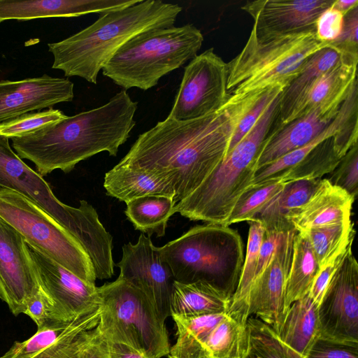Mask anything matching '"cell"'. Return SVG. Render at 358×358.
<instances>
[{
    "label": "cell",
    "mask_w": 358,
    "mask_h": 358,
    "mask_svg": "<svg viewBox=\"0 0 358 358\" xmlns=\"http://www.w3.org/2000/svg\"><path fill=\"white\" fill-rule=\"evenodd\" d=\"M334 8L341 11L344 15H345L350 10L358 6L357 0L351 1H343V0H335L332 5Z\"/></svg>",
    "instance_id": "816d5d0a"
},
{
    "label": "cell",
    "mask_w": 358,
    "mask_h": 358,
    "mask_svg": "<svg viewBox=\"0 0 358 358\" xmlns=\"http://www.w3.org/2000/svg\"><path fill=\"white\" fill-rule=\"evenodd\" d=\"M276 335L283 344L306 357L320 335L318 306L308 294L290 305Z\"/></svg>",
    "instance_id": "d4e9b609"
},
{
    "label": "cell",
    "mask_w": 358,
    "mask_h": 358,
    "mask_svg": "<svg viewBox=\"0 0 358 358\" xmlns=\"http://www.w3.org/2000/svg\"><path fill=\"white\" fill-rule=\"evenodd\" d=\"M40 288L51 300L65 321L100 306L97 287L85 282L74 273L27 243Z\"/></svg>",
    "instance_id": "5bb4252c"
},
{
    "label": "cell",
    "mask_w": 358,
    "mask_h": 358,
    "mask_svg": "<svg viewBox=\"0 0 358 358\" xmlns=\"http://www.w3.org/2000/svg\"><path fill=\"white\" fill-rule=\"evenodd\" d=\"M0 218L19 232L27 243L85 282L95 285L94 266L83 246L33 201L0 187Z\"/></svg>",
    "instance_id": "9c48e42d"
},
{
    "label": "cell",
    "mask_w": 358,
    "mask_h": 358,
    "mask_svg": "<svg viewBox=\"0 0 358 358\" xmlns=\"http://www.w3.org/2000/svg\"><path fill=\"white\" fill-rule=\"evenodd\" d=\"M78 358H85V350L79 355V357Z\"/></svg>",
    "instance_id": "db71d44e"
},
{
    "label": "cell",
    "mask_w": 358,
    "mask_h": 358,
    "mask_svg": "<svg viewBox=\"0 0 358 358\" xmlns=\"http://www.w3.org/2000/svg\"><path fill=\"white\" fill-rule=\"evenodd\" d=\"M116 266L120 270L119 276L141 291L160 320L165 322L171 316V304L176 280L150 236L141 233L135 244H124L122 258Z\"/></svg>",
    "instance_id": "7c38bea8"
},
{
    "label": "cell",
    "mask_w": 358,
    "mask_h": 358,
    "mask_svg": "<svg viewBox=\"0 0 358 358\" xmlns=\"http://www.w3.org/2000/svg\"><path fill=\"white\" fill-rule=\"evenodd\" d=\"M204 346L211 358H245L248 346L246 324L227 313L209 334Z\"/></svg>",
    "instance_id": "e575fe53"
},
{
    "label": "cell",
    "mask_w": 358,
    "mask_h": 358,
    "mask_svg": "<svg viewBox=\"0 0 358 358\" xmlns=\"http://www.w3.org/2000/svg\"><path fill=\"white\" fill-rule=\"evenodd\" d=\"M248 346L245 358H291L276 334L253 316L246 323Z\"/></svg>",
    "instance_id": "74e56055"
},
{
    "label": "cell",
    "mask_w": 358,
    "mask_h": 358,
    "mask_svg": "<svg viewBox=\"0 0 358 358\" xmlns=\"http://www.w3.org/2000/svg\"><path fill=\"white\" fill-rule=\"evenodd\" d=\"M350 54L329 43L328 46L315 52L308 59L301 73L280 95L278 115L279 124L277 127L285 121L296 103L312 83L324 72Z\"/></svg>",
    "instance_id": "4316f807"
},
{
    "label": "cell",
    "mask_w": 358,
    "mask_h": 358,
    "mask_svg": "<svg viewBox=\"0 0 358 358\" xmlns=\"http://www.w3.org/2000/svg\"><path fill=\"white\" fill-rule=\"evenodd\" d=\"M227 313L192 318L172 317L177 327V340L170 348L169 358H211L204 343Z\"/></svg>",
    "instance_id": "f546056e"
},
{
    "label": "cell",
    "mask_w": 358,
    "mask_h": 358,
    "mask_svg": "<svg viewBox=\"0 0 358 358\" xmlns=\"http://www.w3.org/2000/svg\"><path fill=\"white\" fill-rule=\"evenodd\" d=\"M352 243L350 244L345 250L319 269L308 293V296L317 306L320 305L329 285L343 264L347 255L352 250Z\"/></svg>",
    "instance_id": "f6af8a7d"
},
{
    "label": "cell",
    "mask_w": 358,
    "mask_h": 358,
    "mask_svg": "<svg viewBox=\"0 0 358 358\" xmlns=\"http://www.w3.org/2000/svg\"><path fill=\"white\" fill-rule=\"evenodd\" d=\"M305 358H358V344L340 343L319 337Z\"/></svg>",
    "instance_id": "bcb514c9"
},
{
    "label": "cell",
    "mask_w": 358,
    "mask_h": 358,
    "mask_svg": "<svg viewBox=\"0 0 358 358\" xmlns=\"http://www.w3.org/2000/svg\"><path fill=\"white\" fill-rule=\"evenodd\" d=\"M137 106L122 90L103 106L11 138L12 146L22 159L34 164L41 176L55 169L69 173L80 161L99 152L115 157L136 125Z\"/></svg>",
    "instance_id": "7a4b0ae2"
},
{
    "label": "cell",
    "mask_w": 358,
    "mask_h": 358,
    "mask_svg": "<svg viewBox=\"0 0 358 358\" xmlns=\"http://www.w3.org/2000/svg\"><path fill=\"white\" fill-rule=\"evenodd\" d=\"M320 337L358 344V264L352 250L318 306Z\"/></svg>",
    "instance_id": "4fadbf2b"
},
{
    "label": "cell",
    "mask_w": 358,
    "mask_h": 358,
    "mask_svg": "<svg viewBox=\"0 0 358 358\" xmlns=\"http://www.w3.org/2000/svg\"><path fill=\"white\" fill-rule=\"evenodd\" d=\"M281 94L203 182L176 203L174 213L190 220L226 226L237 201L252 185L259 152L278 115Z\"/></svg>",
    "instance_id": "277c9868"
},
{
    "label": "cell",
    "mask_w": 358,
    "mask_h": 358,
    "mask_svg": "<svg viewBox=\"0 0 358 358\" xmlns=\"http://www.w3.org/2000/svg\"><path fill=\"white\" fill-rule=\"evenodd\" d=\"M0 187L29 199L66 229L83 247L99 237L101 223L95 208L85 200L78 208L60 201L50 185L12 150L9 138L0 135Z\"/></svg>",
    "instance_id": "30bf717a"
},
{
    "label": "cell",
    "mask_w": 358,
    "mask_h": 358,
    "mask_svg": "<svg viewBox=\"0 0 358 358\" xmlns=\"http://www.w3.org/2000/svg\"><path fill=\"white\" fill-rule=\"evenodd\" d=\"M329 45L317 39L315 31L259 36L252 29L241 52L227 63V101L275 87L285 90L308 59Z\"/></svg>",
    "instance_id": "5b68a950"
},
{
    "label": "cell",
    "mask_w": 358,
    "mask_h": 358,
    "mask_svg": "<svg viewBox=\"0 0 358 358\" xmlns=\"http://www.w3.org/2000/svg\"><path fill=\"white\" fill-rule=\"evenodd\" d=\"M336 116L315 109L280 128L273 129L263 143L257 159V171L310 143Z\"/></svg>",
    "instance_id": "7402d4cb"
},
{
    "label": "cell",
    "mask_w": 358,
    "mask_h": 358,
    "mask_svg": "<svg viewBox=\"0 0 358 358\" xmlns=\"http://www.w3.org/2000/svg\"><path fill=\"white\" fill-rule=\"evenodd\" d=\"M141 0H0V23L8 20L74 17L104 13L133 6Z\"/></svg>",
    "instance_id": "ffe728a7"
},
{
    "label": "cell",
    "mask_w": 358,
    "mask_h": 358,
    "mask_svg": "<svg viewBox=\"0 0 358 358\" xmlns=\"http://www.w3.org/2000/svg\"><path fill=\"white\" fill-rule=\"evenodd\" d=\"M97 290L101 308L97 327L107 340L129 345L148 358L169 355L165 322L141 291L120 276Z\"/></svg>",
    "instance_id": "ba28073f"
},
{
    "label": "cell",
    "mask_w": 358,
    "mask_h": 358,
    "mask_svg": "<svg viewBox=\"0 0 358 358\" xmlns=\"http://www.w3.org/2000/svg\"><path fill=\"white\" fill-rule=\"evenodd\" d=\"M85 358H110L108 341L96 327L85 350Z\"/></svg>",
    "instance_id": "681fc988"
},
{
    "label": "cell",
    "mask_w": 358,
    "mask_h": 358,
    "mask_svg": "<svg viewBox=\"0 0 358 358\" xmlns=\"http://www.w3.org/2000/svg\"><path fill=\"white\" fill-rule=\"evenodd\" d=\"M355 199L326 178L319 182L306 202L292 213L287 220L297 232L344 224L351 220Z\"/></svg>",
    "instance_id": "44dd1931"
},
{
    "label": "cell",
    "mask_w": 358,
    "mask_h": 358,
    "mask_svg": "<svg viewBox=\"0 0 358 358\" xmlns=\"http://www.w3.org/2000/svg\"><path fill=\"white\" fill-rule=\"evenodd\" d=\"M24 314L32 319L38 329L69 322L60 317L51 300L41 288L28 302Z\"/></svg>",
    "instance_id": "7bdbcfd3"
},
{
    "label": "cell",
    "mask_w": 358,
    "mask_h": 358,
    "mask_svg": "<svg viewBox=\"0 0 358 358\" xmlns=\"http://www.w3.org/2000/svg\"><path fill=\"white\" fill-rule=\"evenodd\" d=\"M286 183L266 180L252 185L237 201L226 226L255 218L267 203L283 189Z\"/></svg>",
    "instance_id": "8d00e7d4"
},
{
    "label": "cell",
    "mask_w": 358,
    "mask_h": 358,
    "mask_svg": "<svg viewBox=\"0 0 358 358\" xmlns=\"http://www.w3.org/2000/svg\"><path fill=\"white\" fill-rule=\"evenodd\" d=\"M320 267L306 238L296 233L285 287L287 310L294 301L308 294Z\"/></svg>",
    "instance_id": "d6a6232c"
},
{
    "label": "cell",
    "mask_w": 358,
    "mask_h": 358,
    "mask_svg": "<svg viewBox=\"0 0 358 358\" xmlns=\"http://www.w3.org/2000/svg\"><path fill=\"white\" fill-rule=\"evenodd\" d=\"M249 231L246 255L237 288L232 296L227 314L246 324L249 317V296L255 280L258 256L265 229L257 219L248 221Z\"/></svg>",
    "instance_id": "4dcf8cb0"
},
{
    "label": "cell",
    "mask_w": 358,
    "mask_h": 358,
    "mask_svg": "<svg viewBox=\"0 0 358 358\" xmlns=\"http://www.w3.org/2000/svg\"><path fill=\"white\" fill-rule=\"evenodd\" d=\"M106 194L127 203L148 195H161L174 198L170 185L147 172L115 165L104 177Z\"/></svg>",
    "instance_id": "484cf974"
},
{
    "label": "cell",
    "mask_w": 358,
    "mask_h": 358,
    "mask_svg": "<svg viewBox=\"0 0 358 358\" xmlns=\"http://www.w3.org/2000/svg\"><path fill=\"white\" fill-rule=\"evenodd\" d=\"M176 201L161 195H148L126 203L125 215L135 229L151 236L165 235L167 222L174 214Z\"/></svg>",
    "instance_id": "1f68e13d"
},
{
    "label": "cell",
    "mask_w": 358,
    "mask_h": 358,
    "mask_svg": "<svg viewBox=\"0 0 358 358\" xmlns=\"http://www.w3.org/2000/svg\"><path fill=\"white\" fill-rule=\"evenodd\" d=\"M329 176L327 178L331 184L343 189L356 199L358 193L357 144L348 151Z\"/></svg>",
    "instance_id": "60d3db41"
},
{
    "label": "cell",
    "mask_w": 358,
    "mask_h": 358,
    "mask_svg": "<svg viewBox=\"0 0 358 358\" xmlns=\"http://www.w3.org/2000/svg\"><path fill=\"white\" fill-rule=\"evenodd\" d=\"M94 329L66 336L31 358H78L90 342Z\"/></svg>",
    "instance_id": "b9f144b4"
},
{
    "label": "cell",
    "mask_w": 358,
    "mask_h": 358,
    "mask_svg": "<svg viewBox=\"0 0 358 358\" xmlns=\"http://www.w3.org/2000/svg\"><path fill=\"white\" fill-rule=\"evenodd\" d=\"M157 249L176 281L204 282L231 299L244 261L243 241L236 230L211 223L196 225Z\"/></svg>",
    "instance_id": "8992f818"
},
{
    "label": "cell",
    "mask_w": 358,
    "mask_h": 358,
    "mask_svg": "<svg viewBox=\"0 0 358 358\" xmlns=\"http://www.w3.org/2000/svg\"><path fill=\"white\" fill-rule=\"evenodd\" d=\"M203 41L201 31L192 24L148 30L124 43L103 67L102 73L125 90H148L194 58Z\"/></svg>",
    "instance_id": "52a82bcc"
},
{
    "label": "cell",
    "mask_w": 358,
    "mask_h": 358,
    "mask_svg": "<svg viewBox=\"0 0 358 358\" xmlns=\"http://www.w3.org/2000/svg\"><path fill=\"white\" fill-rule=\"evenodd\" d=\"M283 345L285 347V349L287 353L291 358H305L304 357L300 355L296 352H295L294 350H293L288 346L285 345V344H283Z\"/></svg>",
    "instance_id": "f5cc1de1"
},
{
    "label": "cell",
    "mask_w": 358,
    "mask_h": 358,
    "mask_svg": "<svg viewBox=\"0 0 358 358\" xmlns=\"http://www.w3.org/2000/svg\"><path fill=\"white\" fill-rule=\"evenodd\" d=\"M100 315L99 306L72 321L38 329L36 333L29 339L22 342H15L0 358H31L66 336L94 329L99 324Z\"/></svg>",
    "instance_id": "f1b7e54d"
},
{
    "label": "cell",
    "mask_w": 358,
    "mask_h": 358,
    "mask_svg": "<svg viewBox=\"0 0 358 358\" xmlns=\"http://www.w3.org/2000/svg\"><path fill=\"white\" fill-rule=\"evenodd\" d=\"M319 180H303L287 182L283 189L254 219L259 220L265 230L285 233L293 229L287 220L289 215L306 202Z\"/></svg>",
    "instance_id": "83f0119b"
},
{
    "label": "cell",
    "mask_w": 358,
    "mask_h": 358,
    "mask_svg": "<svg viewBox=\"0 0 358 358\" xmlns=\"http://www.w3.org/2000/svg\"><path fill=\"white\" fill-rule=\"evenodd\" d=\"M107 341L110 358H148L143 352L129 345L109 340Z\"/></svg>",
    "instance_id": "f907efd6"
},
{
    "label": "cell",
    "mask_w": 358,
    "mask_h": 358,
    "mask_svg": "<svg viewBox=\"0 0 358 358\" xmlns=\"http://www.w3.org/2000/svg\"><path fill=\"white\" fill-rule=\"evenodd\" d=\"M338 134L357 136V83L341 105L336 116L315 138L285 154L256 171L252 185L295 166L324 141Z\"/></svg>",
    "instance_id": "603a6c76"
},
{
    "label": "cell",
    "mask_w": 358,
    "mask_h": 358,
    "mask_svg": "<svg viewBox=\"0 0 358 358\" xmlns=\"http://www.w3.org/2000/svg\"><path fill=\"white\" fill-rule=\"evenodd\" d=\"M297 231L283 235L266 268L255 281L249 296L248 315L258 318L278 334L286 312L285 287Z\"/></svg>",
    "instance_id": "2e32d148"
},
{
    "label": "cell",
    "mask_w": 358,
    "mask_h": 358,
    "mask_svg": "<svg viewBox=\"0 0 358 358\" xmlns=\"http://www.w3.org/2000/svg\"><path fill=\"white\" fill-rule=\"evenodd\" d=\"M227 63L210 48L191 59L169 117L178 121L202 117L219 110L229 95Z\"/></svg>",
    "instance_id": "8fae6325"
},
{
    "label": "cell",
    "mask_w": 358,
    "mask_h": 358,
    "mask_svg": "<svg viewBox=\"0 0 358 358\" xmlns=\"http://www.w3.org/2000/svg\"><path fill=\"white\" fill-rule=\"evenodd\" d=\"M283 91L284 89L281 87H275L251 96L250 102L234 129L227 156L254 127L269 103Z\"/></svg>",
    "instance_id": "ab89813d"
},
{
    "label": "cell",
    "mask_w": 358,
    "mask_h": 358,
    "mask_svg": "<svg viewBox=\"0 0 358 358\" xmlns=\"http://www.w3.org/2000/svg\"><path fill=\"white\" fill-rule=\"evenodd\" d=\"M182 11L178 4L141 0L128 8L99 15L91 25L56 43H48L52 68L66 77L78 76L96 84L99 71L115 53L135 36L174 26Z\"/></svg>",
    "instance_id": "3957f363"
},
{
    "label": "cell",
    "mask_w": 358,
    "mask_h": 358,
    "mask_svg": "<svg viewBox=\"0 0 358 358\" xmlns=\"http://www.w3.org/2000/svg\"><path fill=\"white\" fill-rule=\"evenodd\" d=\"M73 83L47 74L20 80L0 81V125L23 114L71 101Z\"/></svg>",
    "instance_id": "ac0fdd59"
},
{
    "label": "cell",
    "mask_w": 358,
    "mask_h": 358,
    "mask_svg": "<svg viewBox=\"0 0 358 358\" xmlns=\"http://www.w3.org/2000/svg\"><path fill=\"white\" fill-rule=\"evenodd\" d=\"M250 98L227 101L219 110L195 120L178 121L168 116L140 134L117 165L162 179L173 189L177 203L224 159Z\"/></svg>",
    "instance_id": "6da1fadb"
},
{
    "label": "cell",
    "mask_w": 358,
    "mask_h": 358,
    "mask_svg": "<svg viewBox=\"0 0 358 358\" xmlns=\"http://www.w3.org/2000/svg\"><path fill=\"white\" fill-rule=\"evenodd\" d=\"M285 233L275 231L265 230L259 249L255 276L253 283L262 273L269 262L271 261L277 247L279 245Z\"/></svg>",
    "instance_id": "c3c4849f"
},
{
    "label": "cell",
    "mask_w": 358,
    "mask_h": 358,
    "mask_svg": "<svg viewBox=\"0 0 358 358\" xmlns=\"http://www.w3.org/2000/svg\"><path fill=\"white\" fill-rule=\"evenodd\" d=\"M39 289L24 239L0 218V299L17 316Z\"/></svg>",
    "instance_id": "9a60e30c"
},
{
    "label": "cell",
    "mask_w": 358,
    "mask_h": 358,
    "mask_svg": "<svg viewBox=\"0 0 358 358\" xmlns=\"http://www.w3.org/2000/svg\"><path fill=\"white\" fill-rule=\"evenodd\" d=\"M298 233L309 243L320 268L353 243L355 230L350 221Z\"/></svg>",
    "instance_id": "d590c367"
},
{
    "label": "cell",
    "mask_w": 358,
    "mask_h": 358,
    "mask_svg": "<svg viewBox=\"0 0 358 358\" xmlns=\"http://www.w3.org/2000/svg\"><path fill=\"white\" fill-rule=\"evenodd\" d=\"M358 6L350 10L344 17V27L341 37L330 43L343 51L358 55Z\"/></svg>",
    "instance_id": "7dc6e473"
},
{
    "label": "cell",
    "mask_w": 358,
    "mask_h": 358,
    "mask_svg": "<svg viewBox=\"0 0 358 358\" xmlns=\"http://www.w3.org/2000/svg\"><path fill=\"white\" fill-rule=\"evenodd\" d=\"M345 15L332 6L323 11L315 23L317 39L324 43L336 42L341 36Z\"/></svg>",
    "instance_id": "ee69618b"
},
{
    "label": "cell",
    "mask_w": 358,
    "mask_h": 358,
    "mask_svg": "<svg viewBox=\"0 0 358 358\" xmlns=\"http://www.w3.org/2000/svg\"><path fill=\"white\" fill-rule=\"evenodd\" d=\"M66 117L62 111L52 108L27 113L1 124L0 135L9 139L22 137Z\"/></svg>",
    "instance_id": "f35d334b"
},
{
    "label": "cell",
    "mask_w": 358,
    "mask_h": 358,
    "mask_svg": "<svg viewBox=\"0 0 358 358\" xmlns=\"http://www.w3.org/2000/svg\"><path fill=\"white\" fill-rule=\"evenodd\" d=\"M231 297L208 283L175 281L171 304L172 317L192 318L202 315L227 313Z\"/></svg>",
    "instance_id": "cb8c5ba5"
},
{
    "label": "cell",
    "mask_w": 358,
    "mask_h": 358,
    "mask_svg": "<svg viewBox=\"0 0 358 358\" xmlns=\"http://www.w3.org/2000/svg\"><path fill=\"white\" fill-rule=\"evenodd\" d=\"M358 55H348L320 75L298 101L280 128L315 109L337 115L341 105L357 83Z\"/></svg>",
    "instance_id": "d6986e66"
},
{
    "label": "cell",
    "mask_w": 358,
    "mask_h": 358,
    "mask_svg": "<svg viewBox=\"0 0 358 358\" xmlns=\"http://www.w3.org/2000/svg\"><path fill=\"white\" fill-rule=\"evenodd\" d=\"M342 157L332 136L322 142L295 166L266 180L289 182L321 179L336 167Z\"/></svg>",
    "instance_id": "836d02e7"
},
{
    "label": "cell",
    "mask_w": 358,
    "mask_h": 358,
    "mask_svg": "<svg viewBox=\"0 0 358 358\" xmlns=\"http://www.w3.org/2000/svg\"><path fill=\"white\" fill-rule=\"evenodd\" d=\"M335 0H257L241 7L252 17L259 36H280L315 31V23Z\"/></svg>",
    "instance_id": "e0dca14e"
}]
</instances>
